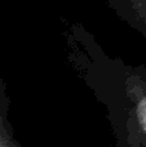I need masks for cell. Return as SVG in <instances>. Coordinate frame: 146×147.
<instances>
[{
	"label": "cell",
	"mask_w": 146,
	"mask_h": 147,
	"mask_svg": "<svg viewBox=\"0 0 146 147\" xmlns=\"http://www.w3.org/2000/svg\"><path fill=\"white\" fill-rule=\"evenodd\" d=\"M66 62L105 107L115 147H146V67L111 57L80 22L64 21Z\"/></svg>",
	"instance_id": "cell-1"
},
{
	"label": "cell",
	"mask_w": 146,
	"mask_h": 147,
	"mask_svg": "<svg viewBox=\"0 0 146 147\" xmlns=\"http://www.w3.org/2000/svg\"><path fill=\"white\" fill-rule=\"evenodd\" d=\"M111 12L146 40V0H105Z\"/></svg>",
	"instance_id": "cell-2"
},
{
	"label": "cell",
	"mask_w": 146,
	"mask_h": 147,
	"mask_svg": "<svg viewBox=\"0 0 146 147\" xmlns=\"http://www.w3.org/2000/svg\"><path fill=\"white\" fill-rule=\"evenodd\" d=\"M9 110L10 98L0 70V147H22L16 138L13 125L9 121Z\"/></svg>",
	"instance_id": "cell-3"
}]
</instances>
